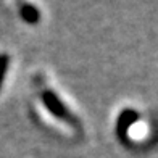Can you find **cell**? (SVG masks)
<instances>
[{"label": "cell", "mask_w": 158, "mask_h": 158, "mask_svg": "<svg viewBox=\"0 0 158 158\" xmlns=\"http://www.w3.org/2000/svg\"><path fill=\"white\" fill-rule=\"evenodd\" d=\"M42 100H44V105L47 106V110L52 113V114H55L56 118L66 121V123H69V124L76 123L74 116L68 111V108L63 105L61 100L56 97L55 92H52V90H44V94H42Z\"/></svg>", "instance_id": "6da1fadb"}, {"label": "cell", "mask_w": 158, "mask_h": 158, "mask_svg": "<svg viewBox=\"0 0 158 158\" xmlns=\"http://www.w3.org/2000/svg\"><path fill=\"white\" fill-rule=\"evenodd\" d=\"M19 15L21 18H23L26 23H37V21L40 19V13L37 10V6H34L31 3H23L19 6Z\"/></svg>", "instance_id": "7a4b0ae2"}, {"label": "cell", "mask_w": 158, "mask_h": 158, "mask_svg": "<svg viewBox=\"0 0 158 158\" xmlns=\"http://www.w3.org/2000/svg\"><path fill=\"white\" fill-rule=\"evenodd\" d=\"M137 116L139 114L135 111H132V110H126V111L121 113V116L118 119V134H119V137H123V132L126 134V129L129 127V124L137 119Z\"/></svg>", "instance_id": "3957f363"}, {"label": "cell", "mask_w": 158, "mask_h": 158, "mask_svg": "<svg viewBox=\"0 0 158 158\" xmlns=\"http://www.w3.org/2000/svg\"><path fill=\"white\" fill-rule=\"evenodd\" d=\"M8 63H10V56L6 55V53H0V87H2L3 76H5V73H6Z\"/></svg>", "instance_id": "277c9868"}]
</instances>
